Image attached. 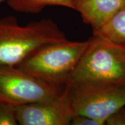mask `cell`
<instances>
[{
	"mask_svg": "<svg viewBox=\"0 0 125 125\" xmlns=\"http://www.w3.org/2000/svg\"><path fill=\"white\" fill-rule=\"evenodd\" d=\"M67 40L50 18L21 26L12 16L0 18V65L17 66L37 49Z\"/></svg>",
	"mask_w": 125,
	"mask_h": 125,
	"instance_id": "obj_1",
	"label": "cell"
},
{
	"mask_svg": "<svg viewBox=\"0 0 125 125\" xmlns=\"http://www.w3.org/2000/svg\"><path fill=\"white\" fill-rule=\"evenodd\" d=\"M89 40V45L66 85L125 87V47L95 35Z\"/></svg>",
	"mask_w": 125,
	"mask_h": 125,
	"instance_id": "obj_2",
	"label": "cell"
},
{
	"mask_svg": "<svg viewBox=\"0 0 125 125\" xmlns=\"http://www.w3.org/2000/svg\"><path fill=\"white\" fill-rule=\"evenodd\" d=\"M89 42V39L66 40L49 44L37 49L17 67L47 83L66 85Z\"/></svg>",
	"mask_w": 125,
	"mask_h": 125,
	"instance_id": "obj_3",
	"label": "cell"
},
{
	"mask_svg": "<svg viewBox=\"0 0 125 125\" xmlns=\"http://www.w3.org/2000/svg\"><path fill=\"white\" fill-rule=\"evenodd\" d=\"M65 87L40 80L17 66L0 65V99L15 106L56 98Z\"/></svg>",
	"mask_w": 125,
	"mask_h": 125,
	"instance_id": "obj_4",
	"label": "cell"
},
{
	"mask_svg": "<svg viewBox=\"0 0 125 125\" xmlns=\"http://www.w3.org/2000/svg\"><path fill=\"white\" fill-rule=\"evenodd\" d=\"M69 88L74 115L90 117L105 125L112 113L125 106V87L86 84Z\"/></svg>",
	"mask_w": 125,
	"mask_h": 125,
	"instance_id": "obj_5",
	"label": "cell"
},
{
	"mask_svg": "<svg viewBox=\"0 0 125 125\" xmlns=\"http://www.w3.org/2000/svg\"><path fill=\"white\" fill-rule=\"evenodd\" d=\"M15 111L18 125H69L74 116L67 85L56 98L16 106Z\"/></svg>",
	"mask_w": 125,
	"mask_h": 125,
	"instance_id": "obj_6",
	"label": "cell"
},
{
	"mask_svg": "<svg viewBox=\"0 0 125 125\" xmlns=\"http://www.w3.org/2000/svg\"><path fill=\"white\" fill-rule=\"evenodd\" d=\"M125 6V0H74L73 9L96 31Z\"/></svg>",
	"mask_w": 125,
	"mask_h": 125,
	"instance_id": "obj_7",
	"label": "cell"
},
{
	"mask_svg": "<svg viewBox=\"0 0 125 125\" xmlns=\"http://www.w3.org/2000/svg\"><path fill=\"white\" fill-rule=\"evenodd\" d=\"M93 35L125 47V6L112 16L102 27L93 31Z\"/></svg>",
	"mask_w": 125,
	"mask_h": 125,
	"instance_id": "obj_8",
	"label": "cell"
},
{
	"mask_svg": "<svg viewBox=\"0 0 125 125\" xmlns=\"http://www.w3.org/2000/svg\"><path fill=\"white\" fill-rule=\"evenodd\" d=\"M74 0H7L14 10L26 13H37L47 6H61L73 9Z\"/></svg>",
	"mask_w": 125,
	"mask_h": 125,
	"instance_id": "obj_9",
	"label": "cell"
},
{
	"mask_svg": "<svg viewBox=\"0 0 125 125\" xmlns=\"http://www.w3.org/2000/svg\"><path fill=\"white\" fill-rule=\"evenodd\" d=\"M18 125L15 106L0 99V125Z\"/></svg>",
	"mask_w": 125,
	"mask_h": 125,
	"instance_id": "obj_10",
	"label": "cell"
},
{
	"mask_svg": "<svg viewBox=\"0 0 125 125\" xmlns=\"http://www.w3.org/2000/svg\"><path fill=\"white\" fill-rule=\"evenodd\" d=\"M105 124L108 125H125V106L112 113L106 120Z\"/></svg>",
	"mask_w": 125,
	"mask_h": 125,
	"instance_id": "obj_11",
	"label": "cell"
},
{
	"mask_svg": "<svg viewBox=\"0 0 125 125\" xmlns=\"http://www.w3.org/2000/svg\"><path fill=\"white\" fill-rule=\"evenodd\" d=\"M72 125H104L101 121H99L90 117L82 115H74L71 121Z\"/></svg>",
	"mask_w": 125,
	"mask_h": 125,
	"instance_id": "obj_12",
	"label": "cell"
},
{
	"mask_svg": "<svg viewBox=\"0 0 125 125\" xmlns=\"http://www.w3.org/2000/svg\"><path fill=\"white\" fill-rule=\"evenodd\" d=\"M3 1V0H0V2H1V1Z\"/></svg>",
	"mask_w": 125,
	"mask_h": 125,
	"instance_id": "obj_13",
	"label": "cell"
}]
</instances>
